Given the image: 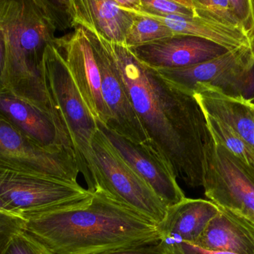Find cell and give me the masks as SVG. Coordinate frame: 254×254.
Returning <instances> with one entry per match:
<instances>
[{
  "label": "cell",
  "mask_w": 254,
  "mask_h": 254,
  "mask_svg": "<svg viewBox=\"0 0 254 254\" xmlns=\"http://www.w3.org/2000/svg\"><path fill=\"white\" fill-rule=\"evenodd\" d=\"M44 69L48 90L72 143L81 172L92 159V140L98 130L96 119L83 101L64 58L52 43L45 52Z\"/></svg>",
  "instance_id": "5b68a950"
},
{
  "label": "cell",
  "mask_w": 254,
  "mask_h": 254,
  "mask_svg": "<svg viewBox=\"0 0 254 254\" xmlns=\"http://www.w3.org/2000/svg\"><path fill=\"white\" fill-rule=\"evenodd\" d=\"M0 166L70 183H77L80 173L74 153L41 147L1 116Z\"/></svg>",
  "instance_id": "9c48e42d"
},
{
  "label": "cell",
  "mask_w": 254,
  "mask_h": 254,
  "mask_svg": "<svg viewBox=\"0 0 254 254\" xmlns=\"http://www.w3.org/2000/svg\"><path fill=\"white\" fill-rule=\"evenodd\" d=\"M155 70L187 90L192 91L197 83H207L228 95L247 99L254 97V44L228 51L195 65Z\"/></svg>",
  "instance_id": "8992f818"
},
{
  "label": "cell",
  "mask_w": 254,
  "mask_h": 254,
  "mask_svg": "<svg viewBox=\"0 0 254 254\" xmlns=\"http://www.w3.org/2000/svg\"><path fill=\"white\" fill-rule=\"evenodd\" d=\"M138 14L194 16L189 0H140Z\"/></svg>",
  "instance_id": "603a6c76"
},
{
  "label": "cell",
  "mask_w": 254,
  "mask_h": 254,
  "mask_svg": "<svg viewBox=\"0 0 254 254\" xmlns=\"http://www.w3.org/2000/svg\"><path fill=\"white\" fill-rule=\"evenodd\" d=\"M3 20L7 38V90L49 113L64 127L45 76V52L56 38V28L36 0H5Z\"/></svg>",
  "instance_id": "3957f363"
},
{
  "label": "cell",
  "mask_w": 254,
  "mask_h": 254,
  "mask_svg": "<svg viewBox=\"0 0 254 254\" xmlns=\"http://www.w3.org/2000/svg\"><path fill=\"white\" fill-rule=\"evenodd\" d=\"M166 254H234L228 252H210L204 250L195 245L188 243H182L175 246Z\"/></svg>",
  "instance_id": "83f0119b"
},
{
  "label": "cell",
  "mask_w": 254,
  "mask_h": 254,
  "mask_svg": "<svg viewBox=\"0 0 254 254\" xmlns=\"http://www.w3.org/2000/svg\"><path fill=\"white\" fill-rule=\"evenodd\" d=\"M36 2L57 31L74 28L71 0H36Z\"/></svg>",
  "instance_id": "7402d4cb"
},
{
  "label": "cell",
  "mask_w": 254,
  "mask_h": 254,
  "mask_svg": "<svg viewBox=\"0 0 254 254\" xmlns=\"http://www.w3.org/2000/svg\"><path fill=\"white\" fill-rule=\"evenodd\" d=\"M142 64L153 69L189 67L213 59L226 49L199 37L175 34L146 44L127 48Z\"/></svg>",
  "instance_id": "5bb4252c"
},
{
  "label": "cell",
  "mask_w": 254,
  "mask_h": 254,
  "mask_svg": "<svg viewBox=\"0 0 254 254\" xmlns=\"http://www.w3.org/2000/svg\"><path fill=\"white\" fill-rule=\"evenodd\" d=\"M71 3L74 27L91 28L107 41L125 44L137 14L122 8L116 0H71Z\"/></svg>",
  "instance_id": "2e32d148"
},
{
  "label": "cell",
  "mask_w": 254,
  "mask_h": 254,
  "mask_svg": "<svg viewBox=\"0 0 254 254\" xmlns=\"http://www.w3.org/2000/svg\"><path fill=\"white\" fill-rule=\"evenodd\" d=\"M52 45L64 58L89 112L96 120L108 125L111 115L103 98L99 67L83 27L77 25L73 32L56 37Z\"/></svg>",
  "instance_id": "8fae6325"
},
{
  "label": "cell",
  "mask_w": 254,
  "mask_h": 254,
  "mask_svg": "<svg viewBox=\"0 0 254 254\" xmlns=\"http://www.w3.org/2000/svg\"><path fill=\"white\" fill-rule=\"evenodd\" d=\"M5 0H0V91L7 90V38L4 25Z\"/></svg>",
  "instance_id": "484cf974"
},
{
  "label": "cell",
  "mask_w": 254,
  "mask_h": 254,
  "mask_svg": "<svg viewBox=\"0 0 254 254\" xmlns=\"http://www.w3.org/2000/svg\"><path fill=\"white\" fill-rule=\"evenodd\" d=\"M25 223L22 218L0 212V254L13 237L24 231Z\"/></svg>",
  "instance_id": "d4e9b609"
},
{
  "label": "cell",
  "mask_w": 254,
  "mask_h": 254,
  "mask_svg": "<svg viewBox=\"0 0 254 254\" xmlns=\"http://www.w3.org/2000/svg\"><path fill=\"white\" fill-rule=\"evenodd\" d=\"M24 219V231L51 254H92L160 240L157 224L99 192Z\"/></svg>",
  "instance_id": "7a4b0ae2"
},
{
  "label": "cell",
  "mask_w": 254,
  "mask_h": 254,
  "mask_svg": "<svg viewBox=\"0 0 254 254\" xmlns=\"http://www.w3.org/2000/svg\"><path fill=\"white\" fill-rule=\"evenodd\" d=\"M146 16L162 22L176 34L204 39L222 46L228 51L254 44V42L242 31L198 16Z\"/></svg>",
  "instance_id": "ac0fdd59"
},
{
  "label": "cell",
  "mask_w": 254,
  "mask_h": 254,
  "mask_svg": "<svg viewBox=\"0 0 254 254\" xmlns=\"http://www.w3.org/2000/svg\"><path fill=\"white\" fill-rule=\"evenodd\" d=\"M108 43L149 148L176 178L192 188L203 186L206 156L213 140L192 91L142 64L124 45Z\"/></svg>",
  "instance_id": "6da1fadb"
},
{
  "label": "cell",
  "mask_w": 254,
  "mask_h": 254,
  "mask_svg": "<svg viewBox=\"0 0 254 254\" xmlns=\"http://www.w3.org/2000/svg\"><path fill=\"white\" fill-rule=\"evenodd\" d=\"M0 212L10 213V214L13 215V213H12L11 210L10 209V207H9L5 203L3 202L2 200L1 199H0Z\"/></svg>",
  "instance_id": "f546056e"
},
{
  "label": "cell",
  "mask_w": 254,
  "mask_h": 254,
  "mask_svg": "<svg viewBox=\"0 0 254 254\" xmlns=\"http://www.w3.org/2000/svg\"><path fill=\"white\" fill-rule=\"evenodd\" d=\"M92 254H166L159 243L120 248Z\"/></svg>",
  "instance_id": "4316f807"
},
{
  "label": "cell",
  "mask_w": 254,
  "mask_h": 254,
  "mask_svg": "<svg viewBox=\"0 0 254 254\" xmlns=\"http://www.w3.org/2000/svg\"><path fill=\"white\" fill-rule=\"evenodd\" d=\"M116 1L125 10L138 14L140 0H116Z\"/></svg>",
  "instance_id": "f1b7e54d"
},
{
  "label": "cell",
  "mask_w": 254,
  "mask_h": 254,
  "mask_svg": "<svg viewBox=\"0 0 254 254\" xmlns=\"http://www.w3.org/2000/svg\"><path fill=\"white\" fill-rule=\"evenodd\" d=\"M83 28L95 53L101 73L103 98L111 115L106 126L134 144L149 147V139L127 94L108 41L94 30Z\"/></svg>",
  "instance_id": "30bf717a"
},
{
  "label": "cell",
  "mask_w": 254,
  "mask_h": 254,
  "mask_svg": "<svg viewBox=\"0 0 254 254\" xmlns=\"http://www.w3.org/2000/svg\"><path fill=\"white\" fill-rule=\"evenodd\" d=\"M220 208L209 200L185 198L167 209L158 225L159 245L165 254L182 243L195 244Z\"/></svg>",
  "instance_id": "9a60e30c"
},
{
  "label": "cell",
  "mask_w": 254,
  "mask_h": 254,
  "mask_svg": "<svg viewBox=\"0 0 254 254\" xmlns=\"http://www.w3.org/2000/svg\"><path fill=\"white\" fill-rule=\"evenodd\" d=\"M194 245L210 252L254 254V225L220 208Z\"/></svg>",
  "instance_id": "e0dca14e"
},
{
  "label": "cell",
  "mask_w": 254,
  "mask_h": 254,
  "mask_svg": "<svg viewBox=\"0 0 254 254\" xmlns=\"http://www.w3.org/2000/svg\"><path fill=\"white\" fill-rule=\"evenodd\" d=\"M0 116L41 147L75 155L66 131L55 118L10 91H0Z\"/></svg>",
  "instance_id": "4fadbf2b"
},
{
  "label": "cell",
  "mask_w": 254,
  "mask_h": 254,
  "mask_svg": "<svg viewBox=\"0 0 254 254\" xmlns=\"http://www.w3.org/2000/svg\"><path fill=\"white\" fill-rule=\"evenodd\" d=\"M96 121L98 129L108 139L122 159L167 207L176 205L186 198L171 169L159 155L146 146L128 141Z\"/></svg>",
  "instance_id": "7c38bea8"
},
{
  "label": "cell",
  "mask_w": 254,
  "mask_h": 254,
  "mask_svg": "<svg viewBox=\"0 0 254 254\" xmlns=\"http://www.w3.org/2000/svg\"><path fill=\"white\" fill-rule=\"evenodd\" d=\"M162 22L146 15L137 14L128 31L124 46L127 48L146 44L175 35Z\"/></svg>",
  "instance_id": "44dd1931"
},
{
  "label": "cell",
  "mask_w": 254,
  "mask_h": 254,
  "mask_svg": "<svg viewBox=\"0 0 254 254\" xmlns=\"http://www.w3.org/2000/svg\"><path fill=\"white\" fill-rule=\"evenodd\" d=\"M202 110V109H201ZM213 140L228 149L254 173V149L232 128L203 110Z\"/></svg>",
  "instance_id": "ffe728a7"
},
{
  "label": "cell",
  "mask_w": 254,
  "mask_h": 254,
  "mask_svg": "<svg viewBox=\"0 0 254 254\" xmlns=\"http://www.w3.org/2000/svg\"></svg>",
  "instance_id": "4dcf8cb0"
},
{
  "label": "cell",
  "mask_w": 254,
  "mask_h": 254,
  "mask_svg": "<svg viewBox=\"0 0 254 254\" xmlns=\"http://www.w3.org/2000/svg\"><path fill=\"white\" fill-rule=\"evenodd\" d=\"M93 155L81 171L89 192H102L114 201L158 225L168 207L128 167L106 136L97 131L92 140Z\"/></svg>",
  "instance_id": "277c9868"
},
{
  "label": "cell",
  "mask_w": 254,
  "mask_h": 254,
  "mask_svg": "<svg viewBox=\"0 0 254 254\" xmlns=\"http://www.w3.org/2000/svg\"><path fill=\"white\" fill-rule=\"evenodd\" d=\"M91 195L77 183L34 175L0 166V199L15 216L24 218Z\"/></svg>",
  "instance_id": "ba28073f"
},
{
  "label": "cell",
  "mask_w": 254,
  "mask_h": 254,
  "mask_svg": "<svg viewBox=\"0 0 254 254\" xmlns=\"http://www.w3.org/2000/svg\"><path fill=\"white\" fill-rule=\"evenodd\" d=\"M202 186L209 201L254 225V173L214 140L206 156Z\"/></svg>",
  "instance_id": "52a82bcc"
},
{
  "label": "cell",
  "mask_w": 254,
  "mask_h": 254,
  "mask_svg": "<svg viewBox=\"0 0 254 254\" xmlns=\"http://www.w3.org/2000/svg\"><path fill=\"white\" fill-rule=\"evenodd\" d=\"M194 16L239 30L254 42L253 0H189Z\"/></svg>",
  "instance_id": "d6986e66"
},
{
  "label": "cell",
  "mask_w": 254,
  "mask_h": 254,
  "mask_svg": "<svg viewBox=\"0 0 254 254\" xmlns=\"http://www.w3.org/2000/svg\"><path fill=\"white\" fill-rule=\"evenodd\" d=\"M1 254H51L25 231L12 238Z\"/></svg>",
  "instance_id": "cb8c5ba5"
}]
</instances>
